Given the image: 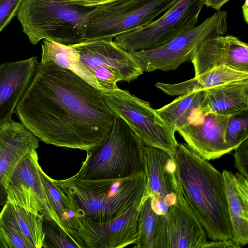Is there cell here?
<instances>
[{
  "label": "cell",
  "instance_id": "obj_5",
  "mask_svg": "<svg viewBox=\"0 0 248 248\" xmlns=\"http://www.w3.org/2000/svg\"><path fill=\"white\" fill-rule=\"evenodd\" d=\"M89 10L60 0H23L17 16L32 44L46 39L70 46L82 41Z\"/></svg>",
  "mask_w": 248,
  "mask_h": 248
},
{
  "label": "cell",
  "instance_id": "obj_14",
  "mask_svg": "<svg viewBox=\"0 0 248 248\" xmlns=\"http://www.w3.org/2000/svg\"><path fill=\"white\" fill-rule=\"evenodd\" d=\"M190 61L195 76L220 65L248 72V45L232 35L214 36L202 44Z\"/></svg>",
  "mask_w": 248,
  "mask_h": 248
},
{
  "label": "cell",
  "instance_id": "obj_29",
  "mask_svg": "<svg viewBox=\"0 0 248 248\" xmlns=\"http://www.w3.org/2000/svg\"><path fill=\"white\" fill-rule=\"evenodd\" d=\"M248 138V112L230 116L225 132L226 143L235 149Z\"/></svg>",
  "mask_w": 248,
  "mask_h": 248
},
{
  "label": "cell",
  "instance_id": "obj_7",
  "mask_svg": "<svg viewBox=\"0 0 248 248\" xmlns=\"http://www.w3.org/2000/svg\"><path fill=\"white\" fill-rule=\"evenodd\" d=\"M70 46L101 92H111L118 88L117 82H130L144 72L140 60L113 40L83 42Z\"/></svg>",
  "mask_w": 248,
  "mask_h": 248
},
{
  "label": "cell",
  "instance_id": "obj_36",
  "mask_svg": "<svg viewBox=\"0 0 248 248\" xmlns=\"http://www.w3.org/2000/svg\"><path fill=\"white\" fill-rule=\"evenodd\" d=\"M0 248H9L7 242L0 231Z\"/></svg>",
  "mask_w": 248,
  "mask_h": 248
},
{
  "label": "cell",
  "instance_id": "obj_2",
  "mask_svg": "<svg viewBox=\"0 0 248 248\" xmlns=\"http://www.w3.org/2000/svg\"><path fill=\"white\" fill-rule=\"evenodd\" d=\"M171 157L176 184L207 236L233 239L222 173L186 143H178Z\"/></svg>",
  "mask_w": 248,
  "mask_h": 248
},
{
  "label": "cell",
  "instance_id": "obj_10",
  "mask_svg": "<svg viewBox=\"0 0 248 248\" xmlns=\"http://www.w3.org/2000/svg\"><path fill=\"white\" fill-rule=\"evenodd\" d=\"M203 6V0H182L157 18L117 35L113 41L130 52L159 47L195 27Z\"/></svg>",
  "mask_w": 248,
  "mask_h": 248
},
{
  "label": "cell",
  "instance_id": "obj_32",
  "mask_svg": "<svg viewBox=\"0 0 248 248\" xmlns=\"http://www.w3.org/2000/svg\"><path fill=\"white\" fill-rule=\"evenodd\" d=\"M67 4L85 8H94L116 0H60Z\"/></svg>",
  "mask_w": 248,
  "mask_h": 248
},
{
  "label": "cell",
  "instance_id": "obj_19",
  "mask_svg": "<svg viewBox=\"0 0 248 248\" xmlns=\"http://www.w3.org/2000/svg\"><path fill=\"white\" fill-rule=\"evenodd\" d=\"M204 90V95L197 109L202 116H232L248 111V79Z\"/></svg>",
  "mask_w": 248,
  "mask_h": 248
},
{
  "label": "cell",
  "instance_id": "obj_11",
  "mask_svg": "<svg viewBox=\"0 0 248 248\" xmlns=\"http://www.w3.org/2000/svg\"><path fill=\"white\" fill-rule=\"evenodd\" d=\"M175 182L177 200L159 216L153 248H204L206 233Z\"/></svg>",
  "mask_w": 248,
  "mask_h": 248
},
{
  "label": "cell",
  "instance_id": "obj_22",
  "mask_svg": "<svg viewBox=\"0 0 248 248\" xmlns=\"http://www.w3.org/2000/svg\"><path fill=\"white\" fill-rule=\"evenodd\" d=\"M39 172L49 207L57 223L70 234L79 237L78 230L81 221L71 199L40 166Z\"/></svg>",
  "mask_w": 248,
  "mask_h": 248
},
{
  "label": "cell",
  "instance_id": "obj_6",
  "mask_svg": "<svg viewBox=\"0 0 248 248\" xmlns=\"http://www.w3.org/2000/svg\"><path fill=\"white\" fill-rule=\"evenodd\" d=\"M182 0H116L90 10L81 42L111 41L117 35L148 24Z\"/></svg>",
  "mask_w": 248,
  "mask_h": 248
},
{
  "label": "cell",
  "instance_id": "obj_9",
  "mask_svg": "<svg viewBox=\"0 0 248 248\" xmlns=\"http://www.w3.org/2000/svg\"><path fill=\"white\" fill-rule=\"evenodd\" d=\"M228 30L227 12L218 11L202 23L159 47L131 52L140 62L144 72L177 69L190 61L196 50L207 39L224 35Z\"/></svg>",
  "mask_w": 248,
  "mask_h": 248
},
{
  "label": "cell",
  "instance_id": "obj_20",
  "mask_svg": "<svg viewBox=\"0 0 248 248\" xmlns=\"http://www.w3.org/2000/svg\"><path fill=\"white\" fill-rule=\"evenodd\" d=\"M222 173L232 239L241 248L248 243V179L227 170Z\"/></svg>",
  "mask_w": 248,
  "mask_h": 248
},
{
  "label": "cell",
  "instance_id": "obj_25",
  "mask_svg": "<svg viewBox=\"0 0 248 248\" xmlns=\"http://www.w3.org/2000/svg\"><path fill=\"white\" fill-rule=\"evenodd\" d=\"M158 218L152 207L151 197L146 196L139 209L138 239L134 248H154Z\"/></svg>",
  "mask_w": 248,
  "mask_h": 248
},
{
  "label": "cell",
  "instance_id": "obj_31",
  "mask_svg": "<svg viewBox=\"0 0 248 248\" xmlns=\"http://www.w3.org/2000/svg\"><path fill=\"white\" fill-rule=\"evenodd\" d=\"M234 150L235 166L240 174L248 179V138Z\"/></svg>",
  "mask_w": 248,
  "mask_h": 248
},
{
  "label": "cell",
  "instance_id": "obj_1",
  "mask_svg": "<svg viewBox=\"0 0 248 248\" xmlns=\"http://www.w3.org/2000/svg\"><path fill=\"white\" fill-rule=\"evenodd\" d=\"M16 113L46 144L86 152L106 140L117 116L101 92L52 62H39Z\"/></svg>",
  "mask_w": 248,
  "mask_h": 248
},
{
  "label": "cell",
  "instance_id": "obj_21",
  "mask_svg": "<svg viewBox=\"0 0 248 248\" xmlns=\"http://www.w3.org/2000/svg\"><path fill=\"white\" fill-rule=\"evenodd\" d=\"M247 79L248 72L220 65L182 82L169 84L159 82L155 84V86L167 94L180 96L193 91Z\"/></svg>",
  "mask_w": 248,
  "mask_h": 248
},
{
  "label": "cell",
  "instance_id": "obj_4",
  "mask_svg": "<svg viewBox=\"0 0 248 248\" xmlns=\"http://www.w3.org/2000/svg\"><path fill=\"white\" fill-rule=\"evenodd\" d=\"M144 144L129 125L117 116L106 140L87 152L76 174L83 179H117L144 171Z\"/></svg>",
  "mask_w": 248,
  "mask_h": 248
},
{
  "label": "cell",
  "instance_id": "obj_27",
  "mask_svg": "<svg viewBox=\"0 0 248 248\" xmlns=\"http://www.w3.org/2000/svg\"><path fill=\"white\" fill-rule=\"evenodd\" d=\"M0 231L9 248H34L22 233L11 203L8 201L0 212Z\"/></svg>",
  "mask_w": 248,
  "mask_h": 248
},
{
  "label": "cell",
  "instance_id": "obj_30",
  "mask_svg": "<svg viewBox=\"0 0 248 248\" xmlns=\"http://www.w3.org/2000/svg\"><path fill=\"white\" fill-rule=\"evenodd\" d=\"M23 0H0V32L17 13Z\"/></svg>",
  "mask_w": 248,
  "mask_h": 248
},
{
  "label": "cell",
  "instance_id": "obj_15",
  "mask_svg": "<svg viewBox=\"0 0 248 248\" xmlns=\"http://www.w3.org/2000/svg\"><path fill=\"white\" fill-rule=\"evenodd\" d=\"M231 116L209 114L202 122L197 118L178 128L186 143L202 158L209 160L220 158L234 150L225 141L228 121Z\"/></svg>",
  "mask_w": 248,
  "mask_h": 248
},
{
  "label": "cell",
  "instance_id": "obj_28",
  "mask_svg": "<svg viewBox=\"0 0 248 248\" xmlns=\"http://www.w3.org/2000/svg\"><path fill=\"white\" fill-rule=\"evenodd\" d=\"M11 205L22 233L34 248H42L44 240L43 215L28 211L16 204Z\"/></svg>",
  "mask_w": 248,
  "mask_h": 248
},
{
  "label": "cell",
  "instance_id": "obj_18",
  "mask_svg": "<svg viewBox=\"0 0 248 248\" xmlns=\"http://www.w3.org/2000/svg\"><path fill=\"white\" fill-rule=\"evenodd\" d=\"M143 167L147 183L146 196L152 201H163L169 206L177 200L174 171V161L167 152L144 146Z\"/></svg>",
  "mask_w": 248,
  "mask_h": 248
},
{
  "label": "cell",
  "instance_id": "obj_12",
  "mask_svg": "<svg viewBox=\"0 0 248 248\" xmlns=\"http://www.w3.org/2000/svg\"><path fill=\"white\" fill-rule=\"evenodd\" d=\"M39 166L36 150L30 151L21 159L5 185L7 201L57 222L46 198Z\"/></svg>",
  "mask_w": 248,
  "mask_h": 248
},
{
  "label": "cell",
  "instance_id": "obj_17",
  "mask_svg": "<svg viewBox=\"0 0 248 248\" xmlns=\"http://www.w3.org/2000/svg\"><path fill=\"white\" fill-rule=\"evenodd\" d=\"M36 56L0 65V129L10 121L36 73Z\"/></svg>",
  "mask_w": 248,
  "mask_h": 248
},
{
  "label": "cell",
  "instance_id": "obj_23",
  "mask_svg": "<svg viewBox=\"0 0 248 248\" xmlns=\"http://www.w3.org/2000/svg\"><path fill=\"white\" fill-rule=\"evenodd\" d=\"M42 50L41 63L52 62L61 67L71 70L101 92L94 78L79 63L77 52L70 46L44 39Z\"/></svg>",
  "mask_w": 248,
  "mask_h": 248
},
{
  "label": "cell",
  "instance_id": "obj_13",
  "mask_svg": "<svg viewBox=\"0 0 248 248\" xmlns=\"http://www.w3.org/2000/svg\"><path fill=\"white\" fill-rule=\"evenodd\" d=\"M140 208L132 209L112 220L95 222L81 219L78 230L86 248H122L138 239Z\"/></svg>",
  "mask_w": 248,
  "mask_h": 248
},
{
  "label": "cell",
  "instance_id": "obj_35",
  "mask_svg": "<svg viewBox=\"0 0 248 248\" xmlns=\"http://www.w3.org/2000/svg\"><path fill=\"white\" fill-rule=\"evenodd\" d=\"M242 13L245 21L248 23V0H245V2L242 6Z\"/></svg>",
  "mask_w": 248,
  "mask_h": 248
},
{
  "label": "cell",
  "instance_id": "obj_34",
  "mask_svg": "<svg viewBox=\"0 0 248 248\" xmlns=\"http://www.w3.org/2000/svg\"><path fill=\"white\" fill-rule=\"evenodd\" d=\"M230 0H203L204 5L212 8L217 11H219L221 8Z\"/></svg>",
  "mask_w": 248,
  "mask_h": 248
},
{
  "label": "cell",
  "instance_id": "obj_33",
  "mask_svg": "<svg viewBox=\"0 0 248 248\" xmlns=\"http://www.w3.org/2000/svg\"><path fill=\"white\" fill-rule=\"evenodd\" d=\"M239 248L238 246L233 239L225 240H217L207 242L204 248Z\"/></svg>",
  "mask_w": 248,
  "mask_h": 248
},
{
  "label": "cell",
  "instance_id": "obj_16",
  "mask_svg": "<svg viewBox=\"0 0 248 248\" xmlns=\"http://www.w3.org/2000/svg\"><path fill=\"white\" fill-rule=\"evenodd\" d=\"M39 140L24 124L13 119L0 129V206L7 201V180L21 159L39 147Z\"/></svg>",
  "mask_w": 248,
  "mask_h": 248
},
{
  "label": "cell",
  "instance_id": "obj_24",
  "mask_svg": "<svg viewBox=\"0 0 248 248\" xmlns=\"http://www.w3.org/2000/svg\"><path fill=\"white\" fill-rule=\"evenodd\" d=\"M205 90L193 91L180 95L170 103L156 109L160 116L176 131L189 122L204 95Z\"/></svg>",
  "mask_w": 248,
  "mask_h": 248
},
{
  "label": "cell",
  "instance_id": "obj_3",
  "mask_svg": "<svg viewBox=\"0 0 248 248\" xmlns=\"http://www.w3.org/2000/svg\"><path fill=\"white\" fill-rule=\"evenodd\" d=\"M55 182L71 199L80 220H112L140 208L146 197L144 171L125 178L95 180L80 179L75 174Z\"/></svg>",
  "mask_w": 248,
  "mask_h": 248
},
{
  "label": "cell",
  "instance_id": "obj_26",
  "mask_svg": "<svg viewBox=\"0 0 248 248\" xmlns=\"http://www.w3.org/2000/svg\"><path fill=\"white\" fill-rule=\"evenodd\" d=\"M42 230L45 248H86L79 237L72 235L63 229L56 221L43 216Z\"/></svg>",
  "mask_w": 248,
  "mask_h": 248
},
{
  "label": "cell",
  "instance_id": "obj_8",
  "mask_svg": "<svg viewBox=\"0 0 248 248\" xmlns=\"http://www.w3.org/2000/svg\"><path fill=\"white\" fill-rule=\"evenodd\" d=\"M102 94L108 108L129 125L144 146L159 148L172 155L178 145L176 131L148 102L119 88Z\"/></svg>",
  "mask_w": 248,
  "mask_h": 248
}]
</instances>
